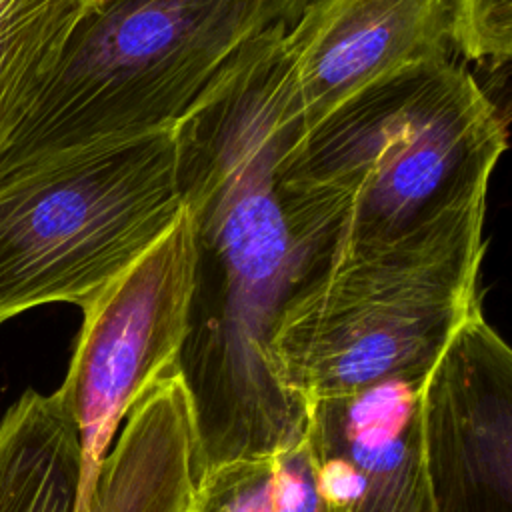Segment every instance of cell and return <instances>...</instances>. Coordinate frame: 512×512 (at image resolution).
I'll return each instance as SVG.
<instances>
[{
  "label": "cell",
  "mask_w": 512,
  "mask_h": 512,
  "mask_svg": "<svg viewBox=\"0 0 512 512\" xmlns=\"http://www.w3.org/2000/svg\"><path fill=\"white\" fill-rule=\"evenodd\" d=\"M174 132L68 156L0 182V324L84 308L180 218Z\"/></svg>",
  "instance_id": "obj_5"
},
{
  "label": "cell",
  "mask_w": 512,
  "mask_h": 512,
  "mask_svg": "<svg viewBox=\"0 0 512 512\" xmlns=\"http://www.w3.org/2000/svg\"><path fill=\"white\" fill-rule=\"evenodd\" d=\"M82 512H186L194 490V426L172 370L128 412Z\"/></svg>",
  "instance_id": "obj_10"
},
{
  "label": "cell",
  "mask_w": 512,
  "mask_h": 512,
  "mask_svg": "<svg viewBox=\"0 0 512 512\" xmlns=\"http://www.w3.org/2000/svg\"><path fill=\"white\" fill-rule=\"evenodd\" d=\"M308 0H106L70 36L0 150V182L174 126L266 32Z\"/></svg>",
  "instance_id": "obj_3"
},
{
  "label": "cell",
  "mask_w": 512,
  "mask_h": 512,
  "mask_svg": "<svg viewBox=\"0 0 512 512\" xmlns=\"http://www.w3.org/2000/svg\"><path fill=\"white\" fill-rule=\"evenodd\" d=\"M194 242L188 216L82 312V328L58 388L78 432L82 512L100 464L132 406L174 370L188 326Z\"/></svg>",
  "instance_id": "obj_6"
},
{
  "label": "cell",
  "mask_w": 512,
  "mask_h": 512,
  "mask_svg": "<svg viewBox=\"0 0 512 512\" xmlns=\"http://www.w3.org/2000/svg\"><path fill=\"white\" fill-rule=\"evenodd\" d=\"M186 512H320L304 444L238 458L196 476Z\"/></svg>",
  "instance_id": "obj_13"
},
{
  "label": "cell",
  "mask_w": 512,
  "mask_h": 512,
  "mask_svg": "<svg viewBox=\"0 0 512 512\" xmlns=\"http://www.w3.org/2000/svg\"><path fill=\"white\" fill-rule=\"evenodd\" d=\"M484 214L386 250L330 258L284 306L270 340L298 398L344 396L428 374L480 304Z\"/></svg>",
  "instance_id": "obj_4"
},
{
  "label": "cell",
  "mask_w": 512,
  "mask_h": 512,
  "mask_svg": "<svg viewBox=\"0 0 512 512\" xmlns=\"http://www.w3.org/2000/svg\"><path fill=\"white\" fill-rule=\"evenodd\" d=\"M454 50L500 66L512 56V0H454Z\"/></svg>",
  "instance_id": "obj_14"
},
{
  "label": "cell",
  "mask_w": 512,
  "mask_h": 512,
  "mask_svg": "<svg viewBox=\"0 0 512 512\" xmlns=\"http://www.w3.org/2000/svg\"><path fill=\"white\" fill-rule=\"evenodd\" d=\"M92 2H94V6H96V4H102V2H106V0H92Z\"/></svg>",
  "instance_id": "obj_15"
},
{
  "label": "cell",
  "mask_w": 512,
  "mask_h": 512,
  "mask_svg": "<svg viewBox=\"0 0 512 512\" xmlns=\"http://www.w3.org/2000/svg\"><path fill=\"white\" fill-rule=\"evenodd\" d=\"M418 406L434 512H512V350L482 306L424 376Z\"/></svg>",
  "instance_id": "obj_7"
},
{
  "label": "cell",
  "mask_w": 512,
  "mask_h": 512,
  "mask_svg": "<svg viewBox=\"0 0 512 512\" xmlns=\"http://www.w3.org/2000/svg\"><path fill=\"white\" fill-rule=\"evenodd\" d=\"M424 376L306 400L304 444L320 512H434L420 438Z\"/></svg>",
  "instance_id": "obj_9"
},
{
  "label": "cell",
  "mask_w": 512,
  "mask_h": 512,
  "mask_svg": "<svg viewBox=\"0 0 512 512\" xmlns=\"http://www.w3.org/2000/svg\"><path fill=\"white\" fill-rule=\"evenodd\" d=\"M92 0H0V150L32 110Z\"/></svg>",
  "instance_id": "obj_12"
},
{
  "label": "cell",
  "mask_w": 512,
  "mask_h": 512,
  "mask_svg": "<svg viewBox=\"0 0 512 512\" xmlns=\"http://www.w3.org/2000/svg\"><path fill=\"white\" fill-rule=\"evenodd\" d=\"M278 26L174 126L194 242L188 326L174 372L194 426V474L302 442L306 402L276 378L270 340L288 300L330 260L302 224L284 164L304 134Z\"/></svg>",
  "instance_id": "obj_1"
},
{
  "label": "cell",
  "mask_w": 512,
  "mask_h": 512,
  "mask_svg": "<svg viewBox=\"0 0 512 512\" xmlns=\"http://www.w3.org/2000/svg\"><path fill=\"white\" fill-rule=\"evenodd\" d=\"M80 444L58 390H26L0 420V512H74Z\"/></svg>",
  "instance_id": "obj_11"
},
{
  "label": "cell",
  "mask_w": 512,
  "mask_h": 512,
  "mask_svg": "<svg viewBox=\"0 0 512 512\" xmlns=\"http://www.w3.org/2000/svg\"><path fill=\"white\" fill-rule=\"evenodd\" d=\"M454 0H308L284 34L304 128L406 68L452 60Z\"/></svg>",
  "instance_id": "obj_8"
},
{
  "label": "cell",
  "mask_w": 512,
  "mask_h": 512,
  "mask_svg": "<svg viewBox=\"0 0 512 512\" xmlns=\"http://www.w3.org/2000/svg\"><path fill=\"white\" fill-rule=\"evenodd\" d=\"M506 124L454 60L354 94L304 130L284 186L330 258L400 246L484 214Z\"/></svg>",
  "instance_id": "obj_2"
}]
</instances>
